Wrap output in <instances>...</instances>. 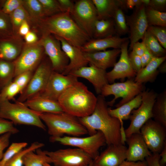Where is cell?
Segmentation results:
<instances>
[{"label": "cell", "mask_w": 166, "mask_h": 166, "mask_svg": "<svg viewBox=\"0 0 166 166\" xmlns=\"http://www.w3.org/2000/svg\"><path fill=\"white\" fill-rule=\"evenodd\" d=\"M97 97V104L93 112L88 116L78 118L79 121L89 135L95 134L97 131H101L108 145L124 144L126 138L123 123L109 114L105 97L99 94Z\"/></svg>", "instance_id": "1"}, {"label": "cell", "mask_w": 166, "mask_h": 166, "mask_svg": "<svg viewBox=\"0 0 166 166\" xmlns=\"http://www.w3.org/2000/svg\"><path fill=\"white\" fill-rule=\"evenodd\" d=\"M34 29L39 31L41 34H52L60 37L80 48L90 39L68 12L45 17L40 20Z\"/></svg>", "instance_id": "2"}, {"label": "cell", "mask_w": 166, "mask_h": 166, "mask_svg": "<svg viewBox=\"0 0 166 166\" xmlns=\"http://www.w3.org/2000/svg\"><path fill=\"white\" fill-rule=\"evenodd\" d=\"M97 101L95 95L78 81L66 89L57 100L63 112L77 118L91 114Z\"/></svg>", "instance_id": "3"}, {"label": "cell", "mask_w": 166, "mask_h": 166, "mask_svg": "<svg viewBox=\"0 0 166 166\" xmlns=\"http://www.w3.org/2000/svg\"><path fill=\"white\" fill-rule=\"evenodd\" d=\"M41 120L46 124L48 133L53 137L64 135L79 137L88 134L85 128L78 118L63 112L59 113H38Z\"/></svg>", "instance_id": "4"}, {"label": "cell", "mask_w": 166, "mask_h": 166, "mask_svg": "<svg viewBox=\"0 0 166 166\" xmlns=\"http://www.w3.org/2000/svg\"><path fill=\"white\" fill-rule=\"evenodd\" d=\"M0 117L11 121L15 125H26L36 126L44 130L46 126L40 119L38 113L16 101L0 100Z\"/></svg>", "instance_id": "5"}, {"label": "cell", "mask_w": 166, "mask_h": 166, "mask_svg": "<svg viewBox=\"0 0 166 166\" xmlns=\"http://www.w3.org/2000/svg\"><path fill=\"white\" fill-rule=\"evenodd\" d=\"M157 94L153 89L144 90L142 92L141 103L131 112L129 118L130 124L124 131L125 138L133 133H140L142 126L152 118V108Z\"/></svg>", "instance_id": "6"}, {"label": "cell", "mask_w": 166, "mask_h": 166, "mask_svg": "<svg viewBox=\"0 0 166 166\" xmlns=\"http://www.w3.org/2000/svg\"><path fill=\"white\" fill-rule=\"evenodd\" d=\"M51 142H58L63 145L75 147L80 148L88 154L93 160L99 155V150L106 144L103 134L97 131L95 134L85 137L65 136L61 137L50 136Z\"/></svg>", "instance_id": "7"}, {"label": "cell", "mask_w": 166, "mask_h": 166, "mask_svg": "<svg viewBox=\"0 0 166 166\" xmlns=\"http://www.w3.org/2000/svg\"><path fill=\"white\" fill-rule=\"evenodd\" d=\"M144 88L143 84L130 79L123 82L106 85L102 88L101 94L104 97L111 95L114 96L113 99L107 102L108 105L110 106L113 105L117 99L122 98L115 105L117 108L132 100L144 91Z\"/></svg>", "instance_id": "8"}, {"label": "cell", "mask_w": 166, "mask_h": 166, "mask_svg": "<svg viewBox=\"0 0 166 166\" xmlns=\"http://www.w3.org/2000/svg\"><path fill=\"white\" fill-rule=\"evenodd\" d=\"M53 71L50 61L46 55L35 70L28 84L16 101L23 103L36 96L45 89Z\"/></svg>", "instance_id": "9"}, {"label": "cell", "mask_w": 166, "mask_h": 166, "mask_svg": "<svg viewBox=\"0 0 166 166\" xmlns=\"http://www.w3.org/2000/svg\"><path fill=\"white\" fill-rule=\"evenodd\" d=\"M51 63L53 70L62 73L69 62L60 41L52 34H42L38 41Z\"/></svg>", "instance_id": "10"}, {"label": "cell", "mask_w": 166, "mask_h": 166, "mask_svg": "<svg viewBox=\"0 0 166 166\" xmlns=\"http://www.w3.org/2000/svg\"><path fill=\"white\" fill-rule=\"evenodd\" d=\"M70 14L80 28L90 39L92 38L94 24L98 18L92 0L75 1L73 9Z\"/></svg>", "instance_id": "11"}, {"label": "cell", "mask_w": 166, "mask_h": 166, "mask_svg": "<svg viewBox=\"0 0 166 166\" xmlns=\"http://www.w3.org/2000/svg\"><path fill=\"white\" fill-rule=\"evenodd\" d=\"M46 55L43 47L38 42L32 44L24 43L22 49L15 65L14 77L28 71H35Z\"/></svg>", "instance_id": "12"}, {"label": "cell", "mask_w": 166, "mask_h": 166, "mask_svg": "<svg viewBox=\"0 0 166 166\" xmlns=\"http://www.w3.org/2000/svg\"><path fill=\"white\" fill-rule=\"evenodd\" d=\"M44 151L55 166H86L93 161L89 154L78 148Z\"/></svg>", "instance_id": "13"}, {"label": "cell", "mask_w": 166, "mask_h": 166, "mask_svg": "<svg viewBox=\"0 0 166 166\" xmlns=\"http://www.w3.org/2000/svg\"><path fill=\"white\" fill-rule=\"evenodd\" d=\"M140 133L152 153L161 152L166 144V127L151 118L142 126Z\"/></svg>", "instance_id": "14"}, {"label": "cell", "mask_w": 166, "mask_h": 166, "mask_svg": "<svg viewBox=\"0 0 166 166\" xmlns=\"http://www.w3.org/2000/svg\"><path fill=\"white\" fill-rule=\"evenodd\" d=\"M78 81V78L73 75H64L53 71L45 89L36 96L57 101L63 92Z\"/></svg>", "instance_id": "15"}, {"label": "cell", "mask_w": 166, "mask_h": 166, "mask_svg": "<svg viewBox=\"0 0 166 166\" xmlns=\"http://www.w3.org/2000/svg\"><path fill=\"white\" fill-rule=\"evenodd\" d=\"M145 7L142 4L134 8L132 13L125 16L127 25L129 29L130 49L133 44L142 39L148 26L146 19Z\"/></svg>", "instance_id": "16"}, {"label": "cell", "mask_w": 166, "mask_h": 166, "mask_svg": "<svg viewBox=\"0 0 166 166\" xmlns=\"http://www.w3.org/2000/svg\"><path fill=\"white\" fill-rule=\"evenodd\" d=\"M129 42V39L122 44L119 61L115 63L111 71L107 72L109 83H114L116 79L135 77L136 73L133 69L129 59L128 46Z\"/></svg>", "instance_id": "17"}, {"label": "cell", "mask_w": 166, "mask_h": 166, "mask_svg": "<svg viewBox=\"0 0 166 166\" xmlns=\"http://www.w3.org/2000/svg\"><path fill=\"white\" fill-rule=\"evenodd\" d=\"M127 147L124 144H111L94 159L93 166H118L126 159Z\"/></svg>", "instance_id": "18"}, {"label": "cell", "mask_w": 166, "mask_h": 166, "mask_svg": "<svg viewBox=\"0 0 166 166\" xmlns=\"http://www.w3.org/2000/svg\"><path fill=\"white\" fill-rule=\"evenodd\" d=\"M54 35L60 41L62 50L69 60L68 65L62 74L68 75L80 68L87 66L89 62L80 48L71 45L60 37Z\"/></svg>", "instance_id": "19"}, {"label": "cell", "mask_w": 166, "mask_h": 166, "mask_svg": "<svg viewBox=\"0 0 166 166\" xmlns=\"http://www.w3.org/2000/svg\"><path fill=\"white\" fill-rule=\"evenodd\" d=\"M89 65V66L80 68L69 74L77 78L81 77L87 80L93 86L96 93L98 95L101 94L103 87L109 84L107 78L106 70L92 65Z\"/></svg>", "instance_id": "20"}, {"label": "cell", "mask_w": 166, "mask_h": 166, "mask_svg": "<svg viewBox=\"0 0 166 166\" xmlns=\"http://www.w3.org/2000/svg\"><path fill=\"white\" fill-rule=\"evenodd\" d=\"M125 141L128 145L126 152L127 160L143 161L152 154L140 132L131 135L126 138Z\"/></svg>", "instance_id": "21"}, {"label": "cell", "mask_w": 166, "mask_h": 166, "mask_svg": "<svg viewBox=\"0 0 166 166\" xmlns=\"http://www.w3.org/2000/svg\"><path fill=\"white\" fill-rule=\"evenodd\" d=\"M128 40V38H121L115 35L101 38H92L80 49L84 53L103 51L109 48L120 49L122 44Z\"/></svg>", "instance_id": "22"}, {"label": "cell", "mask_w": 166, "mask_h": 166, "mask_svg": "<svg viewBox=\"0 0 166 166\" xmlns=\"http://www.w3.org/2000/svg\"><path fill=\"white\" fill-rule=\"evenodd\" d=\"M85 56L89 65L106 70L113 67L117 62V59L121 53V49H112L91 53H84Z\"/></svg>", "instance_id": "23"}, {"label": "cell", "mask_w": 166, "mask_h": 166, "mask_svg": "<svg viewBox=\"0 0 166 166\" xmlns=\"http://www.w3.org/2000/svg\"><path fill=\"white\" fill-rule=\"evenodd\" d=\"M24 43L22 38L19 35L0 39V59L14 61L21 53Z\"/></svg>", "instance_id": "24"}, {"label": "cell", "mask_w": 166, "mask_h": 166, "mask_svg": "<svg viewBox=\"0 0 166 166\" xmlns=\"http://www.w3.org/2000/svg\"><path fill=\"white\" fill-rule=\"evenodd\" d=\"M22 103L31 109L39 113H59L63 112L57 101L39 96L33 97Z\"/></svg>", "instance_id": "25"}, {"label": "cell", "mask_w": 166, "mask_h": 166, "mask_svg": "<svg viewBox=\"0 0 166 166\" xmlns=\"http://www.w3.org/2000/svg\"><path fill=\"white\" fill-rule=\"evenodd\" d=\"M166 56L161 57H153L151 61L136 73L134 81L143 84L155 81L159 73L158 68L165 61Z\"/></svg>", "instance_id": "26"}, {"label": "cell", "mask_w": 166, "mask_h": 166, "mask_svg": "<svg viewBox=\"0 0 166 166\" xmlns=\"http://www.w3.org/2000/svg\"><path fill=\"white\" fill-rule=\"evenodd\" d=\"M142 93L119 107L114 109L108 108L109 114L111 116L118 118L121 123H123V120L129 119L132 111L138 108L141 103Z\"/></svg>", "instance_id": "27"}, {"label": "cell", "mask_w": 166, "mask_h": 166, "mask_svg": "<svg viewBox=\"0 0 166 166\" xmlns=\"http://www.w3.org/2000/svg\"><path fill=\"white\" fill-rule=\"evenodd\" d=\"M98 19L112 18L116 11L121 8V0H92Z\"/></svg>", "instance_id": "28"}, {"label": "cell", "mask_w": 166, "mask_h": 166, "mask_svg": "<svg viewBox=\"0 0 166 166\" xmlns=\"http://www.w3.org/2000/svg\"><path fill=\"white\" fill-rule=\"evenodd\" d=\"M152 118L166 127V90L158 94L152 109Z\"/></svg>", "instance_id": "29"}, {"label": "cell", "mask_w": 166, "mask_h": 166, "mask_svg": "<svg viewBox=\"0 0 166 166\" xmlns=\"http://www.w3.org/2000/svg\"><path fill=\"white\" fill-rule=\"evenodd\" d=\"M116 34L113 18L97 20L95 22L93 38H101Z\"/></svg>", "instance_id": "30"}, {"label": "cell", "mask_w": 166, "mask_h": 166, "mask_svg": "<svg viewBox=\"0 0 166 166\" xmlns=\"http://www.w3.org/2000/svg\"><path fill=\"white\" fill-rule=\"evenodd\" d=\"M22 6L29 16L32 29L42 19L45 17L38 0H23Z\"/></svg>", "instance_id": "31"}, {"label": "cell", "mask_w": 166, "mask_h": 166, "mask_svg": "<svg viewBox=\"0 0 166 166\" xmlns=\"http://www.w3.org/2000/svg\"><path fill=\"white\" fill-rule=\"evenodd\" d=\"M36 154L34 151L26 153L23 158V163L24 166H43L45 163H52L50 157L40 148L36 150Z\"/></svg>", "instance_id": "32"}, {"label": "cell", "mask_w": 166, "mask_h": 166, "mask_svg": "<svg viewBox=\"0 0 166 166\" xmlns=\"http://www.w3.org/2000/svg\"><path fill=\"white\" fill-rule=\"evenodd\" d=\"M146 49L155 57L166 56V49L160 44L156 38L147 30L142 39Z\"/></svg>", "instance_id": "33"}, {"label": "cell", "mask_w": 166, "mask_h": 166, "mask_svg": "<svg viewBox=\"0 0 166 166\" xmlns=\"http://www.w3.org/2000/svg\"><path fill=\"white\" fill-rule=\"evenodd\" d=\"M15 65L14 61L0 59V91L12 81L14 78Z\"/></svg>", "instance_id": "34"}, {"label": "cell", "mask_w": 166, "mask_h": 166, "mask_svg": "<svg viewBox=\"0 0 166 166\" xmlns=\"http://www.w3.org/2000/svg\"><path fill=\"white\" fill-rule=\"evenodd\" d=\"M9 15L14 36L18 35V32L19 27L23 22L28 21L31 23L28 14L22 6L17 9Z\"/></svg>", "instance_id": "35"}, {"label": "cell", "mask_w": 166, "mask_h": 166, "mask_svg": "<svg viewBox=\"0 0 166 166\" xmlns=\"http://www.w3.org/2000/svg\"><path fill=\"white\" fill-rule=\"evenodd\" d=\"M44 145V144L38 142L33 143L28 147L23 148L17 153L6 163L4 166H22L23 158L26 153L31 151H34Z\"/></svg>", "instance_id": "36"}, {"label": "cell", "mask_w": 166, "mask_h": 166, "mask_svg": "<svg viewBox=\"0 0 166 166\" xmlns=\"http://www.w3.org/2000/svg\"><path fill=\"white\" fill-rule=\"evenodd\" d=\"M145 14L148 26L166 27V12L154 10L149 7H145Z\"/></svg>", "instance_id": "37"}, {"label": "cell", "mask_w": 166, "mask_h": 166, "mask_svg": "<svg viewBox=\"0 0 166 166\" xmlns=\"http://www.w3.org/2000/svg\"><path fill=\"white\" fill-rule=\"evenodd\" d=\"M112 18L117 36L124 35L129 32L125 16L122 8H119L117 9Z\"/></svg>", "instance_id": "38"}, {"label": "cell", "mask_w": 166, "mask_h": 166, "mask_svg": "<svg viewBox=\"0 0 166 166\" xmlns=\"http://www.w3.org/2000/svg\"><path fill=\"white\" fill-rule=\"evenodd\" d=\"M14 36L10 17L0 9V39L7 38Z\"/></svg>", "instance_id": "39"}, {"label": "cell", "mask_w": 166, "mask_h": 166, "mask_svg": "<svg viewBox=\"0 0 166 166\" xmlns=\"http://www.w3.org/2000/svg\"><path fill=\"white\" fill-rule=\"evenodd\" d=\"M41 3L45 17L64 12L57 0H38Z\"/></svg>", "instance_id": "40"}, {"label": "cell", "mask_w": 166, "mask_h": 166, "mask_svg": "<svg viewBox=\"0 0 166 166\" xmlns=\"http://www.w3.org/2000/svg\"><path fill=\"white\" fill-rule=\"evenodd\" d=\"M27 145L26 142H14L8 147L4 153L0 161V166H4L6 163L19 151L25 148Z\"/></svg>", "instance_id": "41"}, {"label": "cell", "mask_w": 166, "mask_h": 166, "mask_svg": "<svg viewBox=\"0 0 166 166\" xmlns=\"http://www.w3.org/2000/svg\"><path fill=\"white\" fill-rule=\"evenodd\" d=\"M21 93L19 87L12 81L0 91V100H14L15 96Z\"/></svg>", "instance_id": "42"}, {"label": "cell", "mask_w": 166, "mask_h": 166, "mask_svg": "<svg viewBox=\"0 0 166 166\" xmlns=\"http://www.w3.org/2000/svg\"><path fill=\"white\" fill-rule=\"evenodd\" d=\"M147 30L157 39L160 44L166 49V27L157 26H148Z\"/></svg>", "instance_id": "43"}, {"label": "cell", "mask_w": 166, "mask_h": 166, "mask_svg": "<svg viewBox=\"0 0 166 166\" xmlns=\"http://www.w3.org/2000/svg\"><path fill=\"white\" fill-rule=\"evenodd\" d=\"M23 0H1L0 9L4 13L10 15L18 8L22 6Z\"/></svg>", "instance_id": "44"}, {"label": "cell", "mask_w": 166, "mask_h": 166, "mask_svg": "<svg viewBox=\"0 0 166 166\" xmlns=\"http://www.w3.org/2000/svg\"><path fill=\"white\" fill-rule=\"evenodd\" d=\"M34 71H28L24 72L14 78V80L13 81L19 87L21 90V93L28 84Z\"/></svg>", "instance_id": "45"}, {"label": "cell", "mask_w": 166, "mask_h": 166, "mask_svg": "<svg viewBox=\"0 0 166 166\" xmlns=\"http://www.w3.org/2000/svg\"><path fill=\"white\" fill-rule=\"evenodd\" d=\"M19 132L18 129L14 126L11 121L0 117V135L7 132L14 134Z\"/></svg>", "instance_id": "46"}, {"label": "cell", "mask_w": 166, "mask_h": 166, "mask_svg": "<svg viewBox=\"0 0 166 166\" xmlns=\"http://www.w3.org/2000/svg\"><path fill=\"white\" fill-rule=\"evenodd\" d=\"M129 59L133 70L137 73L142 68L140 57L132 51L128 54Z\"/></svg>", "instance_id": "47"}, {"label": "cell", "mask_w": 166, "mask_h": 166, "mask_svg": "<svg viewBox=\"0 0 166 166\" xmlns=\"http://www.w3.org/2000/svg\"><path fill=\"white\" fill-rule=\"evenodd\" d=\"M11 134V133L7 132L0 136V161L3 157L4 150L9 146Z\"/></svg>", "instance_id": "48"}, {"label": "cell", "mask_w": 166, "mask_h": 166, "mask_svg": "<svg viewBox=\"0 0 166 166\" xmlns=\"http://www.w3.org/2000/svg\"><path fill=\"white\" fill-rule=\"evenodd\" d=\"M159 11L166 12V0H150L148 6Z\"/></svg>", "instance_id": "49"}, {"label": "cell", "mask_w": 166, "mask_h": 166, "mask_svg": "<svg viewBox=\"0 0 166 166\" xmlns=\"http://www.w3.org/2000/svg\"><path fill=\"white\" fill-rule=\"evenodd\" d=\"M121 8L124 10H132L142 5L141 0H121Z\"/></svg>", "instance_id": "50"}, {"label": "cell", "mask_w": 166, "mask_h": 166, "mask_svg": "<svg viewBox=\"0 0 166 166\" xmlns=\"http://www.w3.org/2000/svg\"><path fill=\"white\" fill-rule=\"evenodd\" d=\"M35 30L31 29L23 37L25 43L27 44H32L37 42L39 38Z\"/></svg>", "instance_id": "51"}, {"label": "cell", "mask_w": 166, "mask_h": 166, "mask_svg": "<svg viewBox=\"0 0 166 166\" xmlns=\"http://www.w3.org/2000/svg\"><path fill=\"white\" fill-rule=\"evenodd\" d=\"M57 1L63 12L71 13L74 7V2L71 0H57Z\"/></svg>", "instance_id": "52"}, {"label": "cell", "mask_w": 166, "mask_h": 166, "mask_svg": "<svg viewBox=\"0 0 166 166\" xmlns=\"http://www.w3.org/2000/svg\"><path fill=\"white\" fill-rule=\"evenodd\" d=\"M160 158V153H154L147 157L145 160L147 166H160L159 164Z\"/></svg>", "instance_id": "53"}, {"label": "cell", "mask_w": 166, "mask_h": 166, "mask_svg": "<svg viewBox=\"0 0 166 166\" xmlns=\"http://www.w3.org/2000/svg\"><path fill=\"white\" fill-rule=\"evenodd\" d=\"M131 49L135 54L141 57L145 51L146 49L142 42H137L133 44Z\"/></svg>", "instance_id": "54"}, {"label": "cell", "mask_w": 166, "mask_h": 166, "mask_svg": "<svg viewBox=\"0 0 166 166\" xmlns=\"http://www.w3.org/2000/svg\"><path fill=\"white\" fill-rule=\"evenodd\" d=\"M31 26L30 22L26 21L23 22L19 27L18 35L24 37L31 29Z\"/></svg>", "instance_id": "55"}, {"label": "cell", "mask_w": 166, "mask_h": 166, "mask_svg": "<svg viewBox=\"0 0 166 166\" xmlns=\"http://www.w3.org/2000/svg\"><path fill=\"white\" fill-rule=\"evenodd\" d=\"M154 57L146 49L144 53L140 57L142 68L147 65Z\"/></svg>", "instance_id": "56"}, {"label": "cell", "mask_w": 166, "mask_h": 166, "mask_svg": "<svg viewBox=\"0 0 166 166\" xmlns=\"http://www.w3.org/2000/svg\"><path fill=\"white\" fill-rule=\"evenodd\" d=\"M118 166H147L145 160L133 161L124 160Z\"/></svg>", "instance_id": "57"}, {"label": "cell", "mask_w": 166, "mask_h": 166, "mask_svg": "<svg viewBox=\"0 0 166 166\" xmlns=\"http://www.w3.org/2000/svg\"><path fill=\"white\" fill-rule=\"evenodd\" d=\"M160 158L159 160V164L160 166H165L166 165V144L160 153Z\"/></svg>", "instance_id": "58"}, {"label": "cell", "mask_w": 166, "mask_h": 166, "mask_svg": "<svg viewBox=\"0 0 166 166\" xmlns=\"http://www.w3.org/2000/svg\"><path fill=\"white\" fill-rule=\"evenodd\" d=\"M158 70L159 73H166V61L162 62L159 66Z\"/></svg>", "instance_id": "59"}, {"label": "cell", "mask_w": 166, "mask_h": 166, "mask_svg": "<svg viewBox=\"0 0 166 166\" xmlns=\"http://www.w3.org/2000/svg\"><path fill=\"white\" fill-rule=\"evenodd\" d=\"M142 4L146 7L148 6L150 0H141Z\"/></svg>", "instance_id": "60"}, {"label": "cell", "mask_w": 166, "mask_h": 166, "mask_svg": "<svg viewBox=\"0 0 166 166\" xmlns=\"http://www.w3.org/2000/svg\"><path fill=\"white\" fill-rule=\"evenodd\" d=\"M43 166H52L51 165L47 163H44L43 164Z\"/></svg>", "instance_id": "61"}, {"label": "cell", "mask_w": 166, "mask_h": 166, "mask_svg": "<svg viewBox=\"0 0 166 166\" xmlns=\"http://www.w3.org/2000/svg\"><path fill=\"white\" fill-rule=\"evenodd\" d=\"M93 161L91 163H90L88 165L86 166H93Z\"/></svg>", "instance_id": "62"}, {"label": "cell", "mask_w": 166, "mask_h": 166, "mask_svg": "<svg viewBox=\"0 0 166 166\" xmlns=\"http://www.w3.org/2000/svg\"><path fill=\"white\" fill-rule=\"evenodd\" d=\"M1 0H0V9L1 8Z\"/></svg>", "instance_id": "63"}]
</instances>
